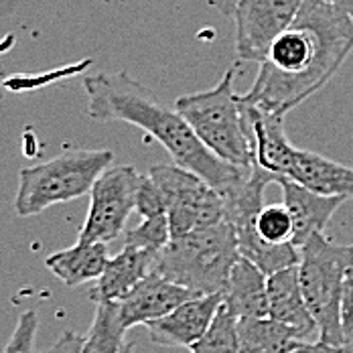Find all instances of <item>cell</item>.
<instances>
[{"label":"cell","instance_id":"cell-1","mask_svg":"<svg viewBox=\"0 0 353 353\" xmlns=\"http://www.w3.org/2000/svg\"><path fill=\"white\" fill-rule=\"evenodd\" d=\"M353 51V23L325 0H303L294 21L276 37L260 61L246 104L286 116L341 70Z\"/></svg>","mask_w":353,"mask_h":353},{"label":"cell","instance_id":"cell-2","mask_svg":"<svg viewBox=\"0 0 353 353\" xmlns=\"http://www.w3.org/2000/svg\"><path fill=\"white\" fill-rule=\"evenodd\" d=\"M83 90L92 120H120L141 128L165 146L173 163L208 181L221 195L240 185L252 169L230 165L215 157L176 110L163 104L146 85L130 77L126 71H100L85 75Z\"/></svg>","mask_w":353,"mask_h":353},{"label":"cell","instance_id":"cell-3","mask_svg":"<svg viewBox=\"0 0 353 353\" xmlns=\"http://www.w3.org/2000/svg\"><path fill=\"white\" fill-rule=\"evenodd\" d=\"M238 240L228 219L171 238L157 256L154 272L195 294L221 292L238 262Z\"/></svg>","mask_w":353,"mask_h":353},{"label":"cell","instance_id":"cell-4","mask_svg":"<svg viewBox=\"0 0 353 353\" xmlns=\"http://www.w3.org/2000/svg\"><path fill=\"white\" fill-rule=\"evenodd\" d=\"M234 79L236 65L225 71L212 90L181 96L175 110L215 157L230 165L250 169L254 165V150Z\"/></svg>","mask_w":353,"mask_h":353},{"label":"cell","instance_id":"cell-5","mask_svg":"<svg viewBox=\"0 0 353 353\" xmlns=\"http://www.w3.org/2000/svg\"><path fill=\"white\" fill-rule=\"evenodd\" d=\"M112 161L114 152L110 150L71 148L35 167L23 169L19 175L14 212L21 217H33L51 205L88 195Z\"/></svg>","mask_w":353,"mask_h":353},{"label":"cell","instance_id":"cell-6","mask_svg":"<svg viewBox=\"0 0 353 353\" xmlns=\"http://www.w3.org/2000/svg\"><path fill=\"white\" fill-rule=\"evenodd\" d=\"M299 252L301 292L317 323L319 339L341 347V296L345 274L353 266V244L337 246L319 232Z\"/></svg>","mask_w":353,"mask_h":353},{"label":"cell","instance_id":"cell-7","mask_svg":"<svg viewBox=\"0 0 353 353\" xmlns=\"http://www.w3.org/2000/svg\"><path fill=\"white\" fill-rule=\"evenodd\" d=\"M148 175L163 193L171 238L225 219L221 193L193 171L176 163H159L150 167Z\"/></svg>","mask_w":353,"mask_h":353},{"label":"cell","instance_id":"cell-8","mask_svg":"<svg viewBox=\"0 0 353 353\" xmlns=\"http://www.w3.org/2000/svg\"><path fill=\"white\" fill-rule=\"evenodd\" d=\"M141 173L132 165L108 167L90 191V208L79 230V240L112 242L124 234L126 219L137 210Z\"/></svg>","mask_w":353,"mask_h":353},{"label":"cell","instance_id":"cell-9","mask_svg":"<svg viewBox=\"0 0 353 353\" xmlns=\"http://www.w3.org/2000/svg\"><path fill=\"white\" fill-rule=\"evenodd\" d=\"M303 0H238L236 19V55L240 61L260 63L272 41L294 21Z\"/></svg>","mask_w":353,"mask_h":353},{"label":"cell","instance_id":"cell-10","mask_svg":"<svg viewBox=\"0 0 353 353\" xmlns=\"http://www.w3.org/2000/svg\"><path fill=\"white\" fill-rule=\"evenodd\" d=\"M221 307V292L197 294L175 307L165 317L146 323L152 343L163 347H191L210 329L215 313Z\"/></svg>","mask_w":353,"mask_h":353},{"label":"cell","instance_id":"cell-11","mask_svg":"<svg viewBox=\"0 0 353 353\" xmlns=\"http://www.w3.org/2000/svg\"><path fill=\"white\" fill-rule=\"evenodd\" d=\"M193 296H197L193 290L171 283L152 270L124 299L118 301V317L122 327L128 331L137 325H146L154 319L165 317Z\"/></svg>","mask_w":353,"mask_h":353},{"label":"cell","instance_id":"cell-12","mask_svg":"<svg viewBox=\"0 0 353 353\" xmlns=\"http://www.w3.org/2000/svg\"><path fill=\"white\" fill-rule=\"evenodd\" d=\"M240 106L252 141L254 163L272 175H286L296 146L288 141L284 132L283 116H274L270 112L246 104L242 98Z\"/></svg>","mask_w":353,"mask_h":353},{"label":"cell","instance_id":"cell-13","mask_svg":"<svg viewBox=\"0 0 353 353\" xmlns=\"http://www.w3.org/2000/svg\"><path fill=\"white\" fill-rule=\"evenodd\" d=\"M283 189V203L292 215V244L301 248L313 234L325 232L327 223L331 221L333 213L337 212L347 199L345 197H329L315 193L301 183L276 175V181Z\"/></svg>","mask_w":353,"mask_h":353},{"label":"cell","instance_id":"cell-14","mask_svg":"<svg viewBox=\"0 0 353 353\" xmlns=\"http://www.w3.org/2000/svg\"><path fill=\"white\" fill-rule=\"evenodd\" d=\"M266 294H268V317L288 325L305 341H313V337L319 339L317 323L309 313L301 292L296 266H288L266 276Z\"/></svg>","mask_w":353,"mask_h":353},{"label":"cell","instance_id":"cell-15","mask_svg":"<svg viewBox=\"0 0 353 353\" xmlns=\"http://www.w3.org/2000/svg\"><path fill=\"white\" fill-rule=\"evenodd\" d=\"M288 179L301 183L303 187L329 195V197H353V169L337 161H331L323 154L311 150H294L290 167L286 171Z\"/></svg>","mask_w":353,"mask_h":353},{"label":"cell","instance_id":"cell-16","mask_svg":"<svg viewBox=\"0 0 353 353\" xmlns=\"http://www.w3.org/2000/svg\"><path fill=\"white\" fill-rule=\"evenodd\" d=\"M157 252L124 246L114 258H108L106 268L92 292L94 301H120L137 284L144 281L157 264Z\"/></svg>","mask_w":353,"mask_h":353},{"label":"cell","instance_id":"cell-17","mask_svg":"<svg viewBox=\"0 0 353 353\" xmlns=\"http://www.w3.org/2000/svg\"><path fill=\"white\" fill-rule=\"evenodd\" d=\"M221 307L236 319L268 315L266 274L244 256L234 264L221 290Z\"/></svg>","mask_w":353,"mask_h":353},{"label":"cell","instance_id":"cell-18","mask_svg":"<svg viewBox=\"0 0 353 353\" xmlns=\"http://www.w3.org/2000/svg\"><path fill=\"white\" fill-rule=\"evenodd\" d=\"M108 248L104 242L77 240L71 248L53 252L45 258V266L68 286L98 281L106 268Z\"/></svg>","mask_w":353,"mask_h":353},{"label":"cell","instance_id":"cell-19","mask_svg":"<svg viewBox=\"0 0 353 353\" xmlns=\"http://www.w3.org/2000/svg\"><path fill=\"white\" fill-rule=\"evenodd\" d=\"M242 353H288L307 343L294 329L272 317H244L236 321Z\"/></svg>","mask_w":353,"mask_h":353},{"label":"cell","instance_id":"cell-20","mask_svg":"<svg viewBox=\"0 0 353 353\" xmlns=\"http://www.w3.org/2000/svg\"><path fill=\"white\" fill-rule=\"evenodd\" d=\"M124 333L118 317V301L96 303V315L88 337H83L81 353H122Z\"/></svg>","mask_w":353,"mask_h":353},{"label":"cell","instance_id":"cell-21","mask_svg":"<svg viewBox=\"0 0 353 353\" xmlns=\"http://www.w3.org/2000/svg\"><path fill=\"white\" fill-rule=\"evenodd\" d=\"M236 321L238 319L230 315L223 307H219L210 329L203 333V337L197 343L189 347L191 353H242L240 341H238V331H236Z\"/></svg>","mask_w":353,"mask_h":353},{"label":"cell","instance_id":"cell-22","mask_svg":"<svg viewBox=\"0 0 353 353\" xmlns=\"http://www.w3.org/2000/svg\"><path fill=\"white\" fill-rule=\"evenodd\" d=\"M171 240V228H169V217L167 213L142 217L139 225L126 230L124 234V246L142 248L150 252H161Z\"/></svg>","mask_w":353,"mask_h":353},{"label":"cell","instance_id":"cell-23","mask_svg":"<svg viewBox=\"0 0 353 353\" xmlns=\"http://www.w3.org/2000/svg\"><path fill=\"white\" fill-rule=\"evenodd\" d=\"M256 232L264 242L270 244H292V215L286 205H266L256 215Z\"/></svg>","mask_w":353,"mask_h":353},{"label":"cell","instance_id":"cell-24","mask_svg":"<svg viewBox=\"0 0 353 353\" xmlns=\"http://www.w3.org/2000/svg\"><path fill=\"white\" fill-rule=\"evenodd\" d=\"M39 331V317L35 311L23 313L2 353H35V339Z\"/></svg>","mask_w":353,"mask_h":353},{"label":"cell","instance_id":"cell-25","mask_svg":"<svg viewBox=\"0 0 353 353\" xmlns=\"http://www.w3.org/2000/svg\"><path fill=\"white\" fill-rule=\"evenodd\" d=\"M134 212L139 213L141 217L167 213L163 193H161L159 185L150 179V175L141 176V185H139V193H137V210Z\"/></svg>","mask_w":353,"mask_h":353},{"label":"cell","instance_id":"cell-26","mask_svg":"<svg viewBox=\"0 0 353 353\" xmlns=\"http://www.w3.org/2000/svg\"><path fill=\"white\" fill-rule=\"evenodd\" d=\"M341 352L353 353V266L345 274L341 296Z\"/></svg>","mask_w":353,"mask_h":353},{"label":"cell","instance_id":"cell-27","mask_svg":"<svg viewBox=\"0 0 353 353\" xmlns=\"http://www.w3.org/2000/svg\"><path fill=\"white\" fill-rule=\"evenodd\" d=\"M81 343H83L81 335H77L75 331H65L53 345L39 353H81Z\"/></svg>","mask_w":353,"mask_h":353},{"label":"cell","instance_id":"cell-28","mask_svg":"<svg viewBox=\"0 0 353 353\" xmlns=\"http://www.w3.org/2000/svg\"><path fill=\"white\" fill-rule=\"evenodd\" d=\"M288 353H343L341 352V347H337V345H331V343H327V341H307V343H303V345H299V347H294L292 352Z\"/></svg>","mask_w":353,"mask_h":353},{"label":"cell","instance_id":"cell-29","mask_svg":"<svg viewBox=\"0 0 353 353\" xmlns=\"http://www.w3.org/2000/svg\"><path fill=\"white\" fill-rule=\"evenodd\" d=\"M210 2H212L213 8H217L225 17H232L234 14V8L238 4V0H210Z\"/></svg>","mask_w":353,"mask_h":353},{"label":"cell","instance_id":"cell-30","mask_svg":"<svg viewBox=\"0 0 353 353\" xmlns=\"http://www.w3.org/2000/svg\"><path fill=\"white\" fill-rule=\"evenodd\" d=\"M325 2H329V4H333V6H337L341 12H345V14H347V19L353 23V0H325Z\"/></svg>","mask_w":353,"mask_h":353},{"label":"cell","instance_id":"cell-31","mask_svg":"<svg viewBox=\"0 0 353 353\" xmlns=\"http://www.w3.org/2000/svg\"><path fill=\"white\" fill-rule=\"evenodd\" d=\"M122 353H137L134 352V343H124V350Z\"/></svg>","mask_w":353,"mask_h":353}]
</instances>
